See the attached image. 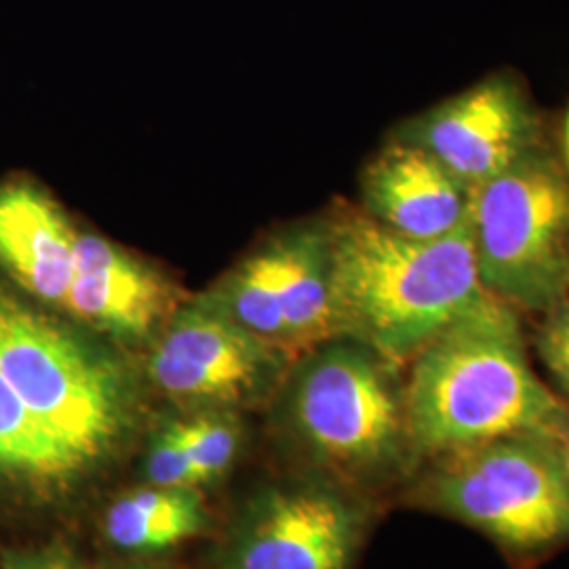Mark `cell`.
Wrapping results in <instances>:
<instances>
[{
	"label": "cell",
	"mask_w": 569,
	"mask_h": 569,
	"mask_svg": "<svg viewBox=\"0 0 569 569\" xmlns=\"http://www.w3.org/2000/svg\"><path fill=\"white\" fill-rule=\"evenodd\" d=\"M519 315L483 291L411 357L403 399L416 465L557 425L566 401L529 363Z\"/></svg>",
	"instance_id": "1"
},
{
	"label": "cell",
	"mask_w": 569,
	"mask_h": 569,
	"mask_svg": "<svg viewBox=\"0 0 569 569\" xmlns=\"http://www.w3.org/2000/svg\"><path fill=\"white\" fill-rule=\"evenodd\" d=\"M327 226L336 338L361 342L392 366L411 361L486 291L468 224L441 239H411L346 209Z\"/></svg>",
	"instance_id": "2"
},
{
	"label": "cell",
	"mask_w": 569,
	"mask_h": 569,
	"mask_svg": "<svg viewBox=\"0 0 569 569\" xmlns=\"http://www.w3.org/2000/svg\"><path fill=\"white\" fill-rule=\"evenodd\" d=\"M0 373L84 483L110 468L138 427V387L121 359L2 284Z\"/></svg>",
	"instance_id": "3"
},
{
	"label": "cell",
	"mask_w": 569,
	"mask_h": 569,
	"mask_svg": "<svg viewBox=\"0 0 569 569\" xmlns=\"http://www.w3.org/2000/svg\"><path fill=\"white\" fill-rule=\"evenodd\" d=\"M395 367L350 338L306 350L287 388V420L308 458L338 481H378L416 467Z\"/></svg>",
	"instance_id": "4"
},
{
	"label": "cell",
	"mask_w": 569,
	"mask_h": 569,
	"mask_svg": "<svg viewBox=\"0 0 569 569\" xmlns=\"http://www.w3.org/2000/svg\"><path fill=\"white\" fill-rule=\"evenodd\" d=\"M416 500L517 559L569 545V477L549 432H528L427 462Z\"/></svg>",
	"instance_id": "5"
},
{
	"label": "cell",
	"mask_w": 569,
	"mask_h": 569,
	"mask_svg": "<svg viewBox=\"0 0 569 569\" xmlns=\"http://www.w3.org/2000/svg\"><path fill=\"white\" fill-rule=\"evenodd\" d=\"M468 230L493 298L542 315L568 296L569 171L549 143L472 190Z\"/></svg>",
	"instance_id": "6"
},
{
	"label": "cell",
	"mask_w": 569,
	"mask_h": 569,
	"mask_svg": "<svg viewBox=\"0 0 569 569\" xmlns=\"http://www.w3.org/2000/svg\"><path fill=\"white\" fill-rule=\"evenodd\" d=\"M289 359L199 296L164 321L146 369L157 390L180 406L232 411L266 395Z\"/></svg>",
	"instance_id": "7"
},
{
	"label": "cell",
	"mask_w": 569,
	"mask_h": 569,
	"mask_svg": "<svg viewBox=\"0 0 569 569\" xmlns=\"http://www.w3.org/2000/svg\"><path fill=\"white\" fill-rule=\"evenodd\" d=\"M366 509L326 475L274 483L249 500L220 569H352Z\"/></svg>",
	"instance_id": "8"
},
{
	"label": "cell",
	"mask_w": 569,
	"mask_h": 569,
	"mask_svg": "<svg viewBox=\"0 0 569 569\" xmlns=\"http://www.w3.org/2000/svg\"><path fill=\"white\" fill-rule=\"evenodd\" d=\"M395 136L425 148L470 190L547 143L526 82L509 70L491 72L411 117Z\"/></svg>",
	"instance_id": "9"
},
{
	"label": "cell",
	"mask_w": 569,
	"mask_h": 569,
	"mask_svg": "<svg viewBox=\"0 0 569 569\" xmlns=\"http://www.w3.org/2000/svg\"><path fill=\"white\" fill-rule=\"evenodd\" d=\"M74 321L138 345L176 310V291L159 270L100 234L79 232L74 274L61 306Z\"/></svg>",
	"instance_id": "10"
},
{
	"label": "cell",
	"mask_w": 569,
	"mask_h": 569,
	"mask_svg": "<svg viewBox=\"0 0 569 569\" xmlns=\"http://www.w3.org/2000/svg\"><path fill=\"white\" fill-rule=\"evenodd\" d=\"M363 213L411 239H441L468 224L472 190L425 148L392 138L361 178Z\"/></svg>",
	"instance_id": "11"
},
{
	"label": "cell",
	"mask_w": 569,
	"mask_h": 569,
	"mask_svg": "<svg viewBox=\"0 0 569 569\" xmlns=\"http://www.w3.org/2000/svg\"><path fill=\"white\" fill-rule=\"evenodd\" d=\"M79 230L37 183H0V268L21 293L61 310L74 274Z\"/></svg>",
	"instance_id": "12"
},
{
	"label": "cell",
	"mask_w": 569,
	"mask_h": 569,
	"mask_svg": "<svg viewBox=\"0 0 569 569\" xmlns=\"http://www.w3.org/2000/svg\"><path fill=\"white\" fill-rule=\"evenodd\" d=\"M281 260V298L293 357L336 338L333 258L329 226L308 222L274 237Z\"/></svg>",
	"instance_id": "13"
},
{
	"label": "cell",
	"mask_w": 569,
	"mask_h": 569,
	"mask_svg": "<svg viewBox=\"0 0 569 569\" xmlns=\"http://www.w3.org/2000/svg\"><path fill=\"white\" fill-rule=\"evenodd\" d=\"M82 486L72 460L0 373V488L42 507L60 505Z\"/></svg>",
	"instance_id": "14"
},
{
	"label": "cell",
	"mask_w": 569,
	"mask_h": 569,
	"mask_svg": "<svg viewBox=\"0 0 569 569\" xmlns=\"http://www.w3.org/2000/svg\"><path fill=\"white\" fill-rule=\"evenodd\" d=\"M209 523L199 489L150 486L119 496L103 515V536L114 549L146 555L173 549Z\"/></svg>",
	"instance_id": "15"
},
{
	"label": "cell",
	"mask_w": 569,
	"mask_h": 569,
	"mask_svg": "<svg viewBox=\"0 0 569 569\" xmlns=\"http://www.w3.org/2000/svg\"><path fill=\"white\" fill-rule=\"evenodd\" d=\"M203 296L234 323L293 359L281 298V260L274 239L247 256Z\"/></svg>",
	"instance_id": "16"
},
{
	"label": "cell",
	"mask_w": 569,
	"mask_h": 569,
	"mask_svg": "<svg viewBox=\"0 0 569 569\" xmlns=\"http://www.w3.org/2000/svg\"><path fill=\"white\" fill-rule=\"evenodd\" d=\"M188 449L203 483L216 481L234 465L241 448V428L232 411L192 409L190 416L169 420Z\"/></svg>",
	"instance_id": "17"
},
{
	"label": "cell",
	"mask_w": 569,
	"mask_h": 569,
	"mask_svg": "<svg viewBox=\"0 0 569 569\" xmlns=\"http://www.w3.org/2000/svg\"><path fill=\"white\" fill-rule=\"evenodd\" d=\"M143 472L150 486L159 488L199 489L203 486L188 449L167 422L157 428L148 441Z\"/></svg>",
	"instance_id": "18"
},
{
	"label": "cell",
	"mask_w": 569,
	"mask_h": 569,
	"mask_svg": "<svg viewBox=\"0 0 569 569\" xmlns=\"http://www.w3.org/2000/svg\"><path fill=\"white\" fill-rule=\"evenodd\" d=\"M533 346L557 395L569 403V296L542 312Z\"/></svg>",
	"instance_id": "19"
},
{
	"label": "cell",
	"mask_w": 569,
	"mask_h": 569,
	"mask_svg": "<svg viewBox=\"0 0 569 569\" xmlns=\"http://www.w3.org/2000/svg\"><path fill=\"white\" fill-rule=\"evenodd\" d=\"M0 569H79L72 557L58 549L9 552L2 557Z\"/></svg>",
	"instance_id": "20"
},
{
	"label": "cell",
	"mask_w": 569,
	"mask_h": 569,
	"mask_svg": "<svg viewBox=\"0 0 569 569\" xmlns=\"http://www.w3.org/2000/svg\"><path fill=\"white\" fill-rule=\"evenodd\" d=\"M549 435L552 446L559 453V460H561V465L566 468L569 477V403L563 407V413L559 416L557 425L550 428Z\"/></svg>",
	"instance_id": "21"
},
{
	"label": "cell",
	"mask_w": 569,
	"mask_h": 569,
	"mask_svg": "<svg viewBox=\"0 0 569 569\" xmlns=\"http://www.w3.org/2000/svg\"><path fill=\"white\" fill-rule=\"evenodd\" d=\"M563 152H566V159H563V163L568 167L569 171V110L568 114H566V124H563Z\"/></svg>",
	"instance_id": "22"
},
{
	"label": "cell",
	"mask_w": 569,
	"mask_h": 569,
	"mask_svg": "<svg viewBox=\"0 0 569 569\" xmlns=\"http://www.w3.org/2000/svg\"><path fill=\"white\" fill-rule=\"evenodd\" d=\"M124 569H169L163 568V566H154V563H138V566H131V568Z\"/></svg>",
	"instance_id": "23"
},
{
	"label": "cell",
	"mask_w": 569,
	"mask_h": 569,
	"mask_svg": "<svg viewBox=\"0 0 569 569\" xmlns=\"http://www.w3.org/2000/svg\"><path fill=\"white\" fill-rule=\"evenodd\" d=\"M568 296H569V268H568Z\"/></svg>",
	"instance_id": "24"
}]
</instances>
